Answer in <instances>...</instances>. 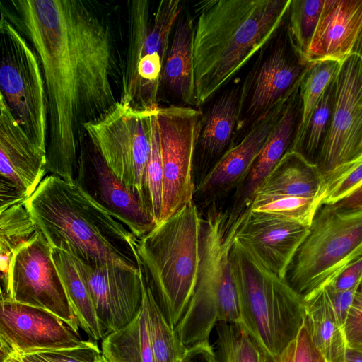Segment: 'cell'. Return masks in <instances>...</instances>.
I'll list each match as a JSON object with an SVG mask.
<instances>
[{
	"label": "cell",
	"mask_w": 362,
	"mask_h": 362,
	"mask_svg": "<svg viewBox=\"0 0 362 362\" xmlns=\"http://www.w3.org/2000/svg\"><path fill=\"white\" fill-rule=\"evenodd\" d=\"M310 227L278 216L245 211L235 239L273 274L285 280L288 267Z\"/></svg>",
	"instance_id": "19"
},
{
	"label": "cell",
	"mask_w": 362,
	"mask_h": 362,
	"mask_svg": "<svg viewBox=\"0 0 362 362\" xmlns=\"http://www.w3.org/2000/svg\"><path fill=\"white\" fill-rule=\"evenodd\" d=\"M52 257L71 308L78 319L80 329L98 341L103 336L88 289L80 275L73 257L69 253L52 248Z\"/></svg>",
	"instance_id": "28"
},
{
	"label": "cell",
	"mask_w": 362,
	"mask_h": 362,
	"mask_svg": "<svg viewBox=\"0 0 362 362\" xmlns=\"http://www.w3.org/2000/svg\"><path fill=\"white\" fill-rule=\"evenodd\" d=\"M202 218L201 261L197 286L189 303L175 330L189 347L209 341L219 322L241 326L237 290L233 279L230 250L243 214L238 217L211 204Z\"/></svg>",
	"instance_id": "5"
},
{
	"label": "cell",
	"mask_w": 362,
	"mask_h": 362,
	"mask_svg": "<svg viewBox=\"0 0 362 362\" xmlns=\"http://www.w3.org/2000/svg\"><path fill=\"white\" fill-rule=\"evenodd\" d=\"M293 362H327L315 346L305 321L295 339Z\"/></svg>",
	"instance_id": "40"
},
{
	"label": "cell",
	"mask_w": 362,
	"mask_h": 362,
	"mask_svg": "<svg viewBox=\"0 0 362 362\" xmlns=\"http://www.w3.org/2000/svg\"><path fill=\"white\" fill-rule=\"evenodd\" d=\"M327 182L317 165L288 151L257 188L255 196H288L324 200ZM253 197V198H254Z\"/></svg>",
	"instance_id": "23"
},
{
	"label": "cell",
	"mask_w": 362,
	"mask_h": 362,
	"mask_svg": "<svg viewBox=\"0 0 362 362\" xmlns=\"http://www.w3.org/2000/svg\"><path fill=\"white\" fill-rule=\"evenodd\" d=\"M362 185V163L327 185L322 204H334Z\"/></svg>",
	"instance_id": "39"
},
{
	"label": "cell",
	"mask_w": 362,
	"mask_h": 362,
	"mask_svg": "<svg viewBox=\"0 0 362 362\" xmlns=\"http://www.w3.org/2000/svg\"><path fill=\"white\" fill-rule=\"evenodd\" d=\"M303 298L305 323L315 346L327 362H344L346 339L327 286Z\"/></svg>",
	"instance_id": "25"
},
{
	"label": "cell",
	"mask_w": 362,
	"mask_h": 362,
	"mask_svg": "<svg viewBox=\"0 0 362 362\" xmlns=\"http://www.w3.org/2000/svg\"><path fill=\"white\" fill-rule=\"evenodd\" d=\"M183 6L163 0L153 8L148 0L128 5V43L122 66L119 102L143 110H156L171 33Z\"/></svg>",
	"instance_id": "7"
},
{
	"label": "cell",
	"mask_w": 362,
	"mask_h": 362,
	"mask_svg": "<svg viewBox=\"0 0 362 362\" xmlns=\"http://www.w3.org/2000/svg\"><path fill=\"white\" fill-rule=\"evenodd\" d=\"M308 66L282 44L260 56L240 87L237 130L249 129L299 88Z\"/></svg>",
	"instance_id": "15"
},
{
	"label": "cell",
	"mask_w": 362,
	"mask_h": 362,
	"mask_svg": "<svg viewBox=\"0 0 362 362\" xmlns=\"http://www.w3.org/2000/svg\"><path fill=\"white\" fill-rule=\"evenodd\" d=\"M300 89L294 93L243 182L235 189L230 213L240 216L252 203L260 183L291 149L300 117Z\"/></svg>",
	"instance_id": "22"
},
{
	"label": "cell",
	"mask_w": 362,
	"mask_h": 362,
	"mask_svg": "<svg viewBox=\"0 0 362 362\" xmlns=\"http://www.w3.org/2000/svg\"><path fill=\"white\" fill-rule=\"evenodd\" d=\"M243 327L269 354L279 358L305 321L302 295L271 272L235 238L230 250Z\"/></svg>",
	"instance_id": "6"
},
{
	"label": "cell",
	"mask_w": 362,
	"mask_h": 362,
	"mask_svg": "<svg viewBox=\"0 0 362 362\" xmlns=\"http://www.w3.org/2000/svg\"><path fill=\"white\" fill-rule=\"evenodd\" d=\"M4 14L37 54L48 105L47 172L75 183L84 126L119 103L120 66L110 28L82 0H11Z\"/></svg>",
	"instance_id": "1"
},
{
	"label": "cell",
	"mask_w": 362,
	"mask_h": 362,
	"mask_svg": "<svg viewBox=\"0 0 362 362\" xmlns=\"http://www.w3.org/2000/svg\"><path fill=\"white\" fill-rule=\"evenodd\" d=\"M182 362H216L214 348L209 341L187 348Z\"/></svg>",
	"instance_id": "43"
},
{
	"label": "cell",
	"mask_w": 362,
	"mask_h": 362,
	"mask_svg": "<svg viewBox=\"0 0 362 362\" xmlns=\"http://www.w3.org/2000/svg\"><path fill=\"white\" fill-rule=\"evenodd\" d=\"M239 94V86L226 90L203 115L197 145L205 158H220L229 148L237 130Z\"/></svg>",
	"instance_id": "26"
},
{
	"label": "cell",
	"mask_w": 362,
	"mask_h": 362,
	"mask_svg": "<svg viewBox=\"0 0 362 362\" xmlns=\"http://www.w3.org/2000/svg\"><path fill=\"white\" fill-rule=\"evenodd\" d=\"M331 120L315 164L327 182L354 156L362 140V59L343 60L333 81Z\"/></svg>",
	"instance_id": "13"
},
{
	"label": "cell",
	"mask_w": 362,
	"mask_h": 362,
	"mask_svg": "<svg viewBox=\"0 0 362 362\" xmlns=\"http://www.w3.org/2000/svg\"><path fill=\"white\" fill-rule=\"evenodd\" d=\"M299 89L255 122L241 141L218 158L196 187L195 194L206 204H211L238 188L262 150L287 103Z\"/></svg>",
	"instance_id": "20"
},
{
	"label": "cell",
	"mask_w": 362,
	"mask_h": 362,
	"mask_svg": "<svg viewBox=\"0 0 362 362\" xmlns=\"http://www.w3.org/2000/svg\"><path fill=\"white\" fill-rule=\"evenodd\" d=\"M72 257L91 296L104 339L128 324L140 309L143 273L141 269L134 272L108 264L93 266Z\"/></svg>",
	"instance_id": "18"
},
{
	"label": "cell",
	"mask_w": 362,
	"mask_h": 362,
	"mask_svg": "<svg viewBox=\"0 0 362 362\" xmlns=\"http://www.w3.org/2000/svg\"><path fill=\"white\" fill-rule=\"evenodd\" d=\"M144 275V274H143ZM144 296L148 313L150 340L154 362H182L187 351L175 328L165 318L144 277Z\"/></svg>",
	"instance_id": "32"
},
{
	"label": "cell",
	"mask_w": 362,
	"mask_h": 362,
	"mask_svg": "<svg viewBox=\"0 0 362 362\" xmlns=\"http://www.w3.org/2000/svg\"><path fill=\"white\" fill-rule=\"evenodd\" d=\"M322 199L288 196H255L250 209L298 222L310 226L313 219L322 204Z\"/></svg>",
	"instance_id": "34"
},
{
	"label": "cell",
	"mask_w": 362,
	"mask_h": 362,
	"mask_svg": "<svg viewBox=\"0 0 362 362\" xmlns=\"http://www.w3.org/2000/svg\"><path fill=\"white\" fill-rule=\"evenodd\" d=\"M84 340L54 313L1 296L0 344L1 357L37 351L74 347Z\"/></svg>",
	"instance_id": "17"
},
{
	"label": "cell",
	"mask_w": 362,
	"mask_h": 362,
	"mask_svg": "<svg viewBox=\"0 0 362 362\" xmlns=\"http://www.w3.org/2000/svg\"><path fill=\"white\" fill-rule=\"evenodd\" d=\"M156 115L163 171L161 222L194 201L192 166L203 114L170 105L159 107Z\"/></svg>",
	"instance_id": "11"
},
{
	"label": "cell",
	"mask_w": 362,
	"mask_h": 362,
	"mask_svg": "<svg viewBox=\"0 0 362 362\" xmlns=\"http://www.w3.org/2000/svg\"><path fill=\"white\" fill-rule=\"evenodd\" d=\"M353 53L357 54L362 59V29L360 32Z\"/></svg>",
	"instance_id": "49"
},
{
	"label": "cell",
	"mask_w": 362,
	"mask_h": 362,
	"mask_svg": "<svg viewBox=\"0 0 362 362\" xmlns=\"http://www.w3.org/2000/svg\"><path fill=\"white\" fill-rule=\"evenodd\" d=\"M0 88L12 115L33 142L47 153L48 105L37 53L1 13Z\"/></svg>",
	"instance_id": "9"
},
{
	"label": "cell",
	"mask_w": 362,
	"mask_h": 362,
	"mask_svg": "<svg viewBox=\"0 0 362 362\" xmlns=\"http://www.w3.org/2000/svg\"><path fill=\"white\" fill-rule=\"evenodd\" d=\"M324 1L291 0L287 13L288 40L293 52L305 64L307 51L318 23Z\"/></svg>",
	"instance_id": "33"
},
{
	"label": "cell",
	"mask_w": 362,
	"mask_h": 362,
	"mask_svg": "<svg viewBox=\"0 0 362 362\" xmlns=\"http://www.w3.org/2000/svg\"><path fill=\"white\" fill-rule=\"evenodd\" d=\"M25 206L52 248L87 264H108L140 272L136 237L75 183L47 175Z\"/></svg>",
	"instance_id": "2"
},
{
	"label": "cell",
	"mask_w": 362,
	"mask_h": 362,
	"mask_svg": "<svg viewBox=\"0 0 362 362\" xmlns=\"http://www.w3.org/2000/svg\"><path fill=\"white\" fill-rule=\"evenodd\" d=\"M344 362H362V354L356 351L347 350Z\"/></svg>",
	"instance_id": "48"
},
{
	"label": "cell",
	"mask_w": 362,
	"mask_h": 362,
	"mask_svg": "<svg viewBox=\"0 0 362 362\" xmlns=\"http://www.w3.org/2000/svg\"><path fill=\"white\" fill-rule=\"evenodd\" d=\"M359 285L343 292L333 291L326 286L331 296L334 307L341 325H343L346 320Z\"/></svg>",
	"instance_id": "42"
},
{
	"label": "cell",
	"mask_w": 362,
	"mask_h": 362,
	"mask_svg": "<svg viewBox=\"0 0 362 362\" xmlns=\"http://www.w3.org/2000/svg\"><path fill=\"white\" fill-rule=\"evenodd\" d=\"M195 24L188 13H180L165 60L162 85L177 99L191 107L199 106L194 73Z\"/></svg>",
	"instance_id": "24"
},
{
	"label": "cell",
	"mask_w": 362,
	"mask_h": 362,
	"mask_svg": "<svg viewBox=\"0 0 362 362\" xmlns=\"http://www.w3.org/2000/svg\"><path fill=\"white\" fill-rule=\"evenodd\" d=\"M362 255V209L322 204L286 274L288 284L303 297L332 283Z\"/></svg>",
	"instance_id": "8"
},
{
	"label": "cell",
	"mask_w": 362,
	"mask_h": 362,
	"mask_svg": "<svg viewBox=\"0 0 362 362\" xmlns=\"http://www.w3.org/2000/svg\"><path fill=\"white\" fill-rule=\"evenodd\" d=\"M1 293L15 302L45 309L79 332L78 319L52 257V247L38 231L13 253L8 287Z\"/></svg>",
	"instance_id": "12"
},
{
	"label": "cell",
	"mask_w": 362,
	"mask_h": 362,
	"mask_svg": "<svg viewBox=\"0 0 362 362\" xmlns=\"http://www.w3.org/2000/svg\"><path fill=\"white\" fill-rule=\"evenodd\" d=\"M47 173V153L29 138L0 95V210L25 202Z\"/></svg>",
	"instance_id": "16"
},
{
	"label": "cell",
	"mask_w": 362,
	"mask_h": 362,
	"mask_svg": "<svg viewBox=\"0 0 362 362\" xmlns=\"http://www.w3.org/2000/svg\"><path fill=\"white\" fill-rule=\"evenodd\" d=\"M97 362H109L105 357L101 354L98 357Z\"/></svg>",
	"instance_id": "50"
},
{
	"label": "cell",
	"mask_w": 362,
	"mask_h": 362,
	"mask_svg": "<svg viewBox=\"0 0 362 362\" xmlns=\"http://www.w3.org/2000/svg\"><path fill=\"white\" fill-rule=\"evenodd\" d=\"M295 340L284 351L279 357V362H293Z\"/></svg>",
	"instance_id": "46"
},
{
	"label": "cell",
	"mask_w": 362,
	"mask_h": 362,
	"mask_svg": "<svg viewBox=\"0 0 362 362\" xmlns=\"http://www.w3.org/2000/svg\"><path fill=\"white\" fill-rule=\"evenodd\" d=\"M291 0L199 2L194 73L198 105L227 83L274 35Z\"/></svg>",
	"instance_id": "3"
},
{
	"label": "cell",
	"mask_w": 362,
	"mask_h": 362,
	"mask_svg": "<svg viewBox=\"0 0 362 362\" xmlns=\"http://www.w3.org/2000/svg\"><path fill=\"white\" fill-rule=\"evenodd\" d=\"M333 101L334 84L332 82L313 111L302 139L295 151L314 163L329 129Z\"/></svg>",
	"instance_id": "35"
},
{
	"label": "cell",
	"mask_w": 362,
	"mask_h": 362,
	"mask_svg": "<svg viewBox=\"0 0 362 362\" xmlns=\"http://www.w3.org/2000/svg\"><path fill=\"white\" fill-rule=\"evenodd\" d=\"M340 64L336 61H322L307 66L300 86V117L290 151L297 149L313 111L335 78Z\"/></svg>",
	"instance_id": "31"
},
{
	"label": "cell",
	"mask_w": 362,
	"mask_h": 362,
	"mask_svg": "<svg viewBox=\"0 0 362 362\" xmlns=\"http://www.w3.org/2000/svg\"><path fill=\"white\" fill-rule=\"evenodd\" d=\"M156 112L153 121L151 150L146 170L145 193L157 225L160 222L162 214L163 171Z\"/></svg>",
	"instance_id": "36"
},
{
	"label": "cell",
	"mask_w": 362,
	"mask_h": 362,
	"mask_svg": "<svg viewBox=\"0 0 362 362\" xmlns=\"http://www.w3.org/2000/svg\"><path fill=\"white\" fill-rule=\"evenodd\" d=\"M202 222L193 201L144 236L135 238L139 267L146 285L174 328L183 316L197 286Z\"/></svg>",
	"instance_id": "4"
},
{
	"label": "cell",
	"mask_w": 362,
	"mask_h": 362,
	"mask_svg": "<svg viewBox=\"0 0 362 362\" xmlns=\"http://www.w3.org/2000/svg\"><path fill=\"white\" fill-rule=\"evenodd\" d=\"M75 184L136 238L144 236L156 226L144 198L114 173L89 141L87 145L83 141L80 147Z\"/></svg>",
	"instance_id": "14"
},
{
	"label": "cell",
	"mask_w": 362,
	"mask_h": 362,
	"mask_svg": "<svg viewBox=\"0 0 362 362\" xmlns=\"http://www.w3.org/2000/svg\"><path fill=\"white\" fill-rule=\"evenodd\" d=\"M347 350L362 354V282L342 325Z\"/></svg>",
	"instance_id": "38"
},
{
	"label": "cell",
	"mask_w": 362,
	"mask_h": 362,
	"mask_svg": "<svg viewBox=\"0 0 362 362\" xmlns=\"http://www.w3.org/2000/svg\"><path fill=\"white\" fill-rule=\"evenodd\" d=\"M156 110H139L119 102L103 117L84 126L88 141L110 169L146 202V170Z\"/></svg>",
	"instance_id": "10"
},
{
	"label": "cell",
	"mask_w": 362,
	"mask_h": 362,
	"mask_svg": "<svg viewBox=\"0 0 362 362\" xmlns=\"http://www.w3.org/2000/svg\"><path fill=\"white\" fill-rule=\"evenodd\" d=\"M1 362H33L25 356L17 354H9L1 357Z\"/></svg>",
	"instance_id": "47"
},
{
	"label": "cell",
	"mask_w": 362,
	"mask_h": 362,
	"mask_svg": "<svg viewBox=\"0 0 362 362\" xmlns=\"http://www.w3.org/2000/svg\"><path fill=\"white\" fill-rule=\"evenodd\" d=\"M101 354L97 342L89 339L74 347L37 351L22 356L33 362H97Z\"/></svg>",
	"instance_id": "37"
},
{
	"label": "cell",
	"mask_w": 362,
	"mask_h": 362,
	"mask_svg": "<svg viewBox=\"0 0 362 362\" xmlns=\"http://www.w3.org/2000/svg\"><path fill=\"white\" fill-rule=\"evenodd\" d=\"M214 351L216 362H279L269 354L243 327L219 322Z\"/></svg>",
	"instance_id": "30"
},
{
	"label": "cell",
	"mask_w": 362,
	"mask_h": 362,
	"mask_svg": "<svg viewBox=\"0 0 362 362\" xmlns=\"http://www.w3.org/2000/svg\"><path fill=\"white\" fill-rule=\"evenodd\" d=\"M362 29V0H325L305 63L341 62L353 54Z\"/></svg>",
	"instance_id": "21"
},
{
	"label": "cell",
	"mask_w": 362,
	"mask_h": 362,
	"mask_svg": "<svg viewBox=\"0 0 362 362\" xmlns=\"http://www.w3.org/2000/svg\"></svg>",
	"instance_id": "51"
},
{
	"label": "cell",
	"mask_w": 362,
	"mask_h": 362,
	"mask_svg": "<svg viewBox=\"0 0 362 362\" xmlns=\"http://www.w3.org/2000/svg\"><path fill=\"white\" fill-rule=\"evenodd\" d=\"M334 205L344 209H362V185Z\"/></svg>",
	"instance_id": "44"
},
{
	"label": "cell",
	"mask_w": 362,
	"mask_h": 362,
	"mask_svg": "<svg viewBox=\"0 0 362 362\" xmlns=\"http://www.w3.org/2000/svg\"><path fill=\"white\" fill-rule=\"evenodd\" d=\"M362 282V255L349 264L327 286L335 292L349 290Z\"/></svg>",
	"instance_id": "41"
},
{
	"label": "cell",
	"mask_w": 362,
	"mask_h": 362,
	"mask_svg": "<svg viewBox=\"0 0 362 362\" xmlns=\"http://www.w3.org/2000/svg\"><path fill=\"white\" fill-rule=\"evenodd\" d=\"M37 233L36 226L25 202L17 203L0 210L1 293H5L8 287L13 253Z\"/></svg>",
	"instance_id": "29"
},
{
	"label": "cell",
	"mask_w": 362,
	"mask_h": 362,
	"mask_svg": "<svg viewBox=\"0 0 362 362\" xmlns=\"http://www.w3.org/2000/svg\"><path fill=\"white\" fill-rule=\"evenodd\" d=\"M101 352L109 362H154L144 295L135 317L102 340Z\"/></svg>",
	"instance_id": "27"
},
{
	"label": "cell",
	"mask_w": 362,
	"mask_h": 362,
	"mask_svg": "<svg viewBox=\"0 0 362 362\" xmlns=\"http://www.w3.org/2000/svg\"><path fill=\"white\" fill-rule=\"evenodd\" d=\"M362 163V140L360 144L358 146V148L354 156V157L345 165H344L336 174L328 182L327 185L331 183L332 181L335 180L340 176L346 173L351 169L354 168L356 166Z\"/></svg>",
	"instance_id": "45"
}]
</instances>
